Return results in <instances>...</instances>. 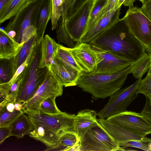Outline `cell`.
Instances as JSON below:
<instances>
[{
	"label": "cell",
	"mask_w": 151,
	"mask_h": 151,
	"mask_svg": "<svg viewBox=\"0 0 151 151\" xmlns=\"http://www.w3.org/2000/svg\"><path fill=\"white\" fill-rule=\"evenodd\" d=\"M88 43L92 46L122 57L132 63L145 52L144 46L132 33L122 19Z\"/></svg>",
	"instance_id": "6da1fadb"
},
{
	"label": "cell",
	"mask_w": 151,
	"mask_h": 151,
	"mask_svg": "<svg viewBox=\"0 0 151 151\" xmlns=\"http://www.w3.org/2000/svg\"><path fill=\"white\" fill-rule=\"evenodd\" d=\"M132 65L113 74L82 72L77 81L76 86L91 94L92 98L95 100L105 99L121 89L130 73Z\"/></svg>",
	"instance_id": "7a4b0ae2"
},
{
	"label": "cell",
	"mask_w": 151,
	"mask_h": 151,
	"mask_svg": "<svg viewBox=\"0 0 151 151\" xmlns=\"http://www.w3.org/2000/svg\"><path fill=\"white\" fill-rule=\"evenodd\" d=\"M40 44H37L28 65L21 74L22 80L16 102L23 106L30 100L43 83L48 69L39 67Z\"/></svg>",
	"instance_id": "3957f363"
},
{
	"label": "cell",
	"mask_w": 151,
	"mask_h": 151,
	"mask_svg": "<svg viewBox=\"0 0 151 151\" xmlns=\"http://www.w3.org/2000/svg\"><path fill=\"white\" fill-rule=\"evenodd\" d=\"M116 151L124 150L98 122L80 140L79 151Z\"/></svg>",
	"instance_id": "277c9868"
},
{
	"label": "cell",
	"mask_w": 151,
	"mask_h": 151,
	"mask_svg": "<svg viewBox=\"0 0 151 151\" xmlns=\"http://www.w3.org/2000/svg\"><path fill=\"white\" fill-rule=\"evenodd\" d=\"M141 77L131 85L120 89L111 96L107 103L98 113L99 118L105 119L126 110L137 97V89Z\"/></svg>",
	"instance_id": "5b68a950"
},
{
	"label": "cell",
	"mask_w": 151,
	"mask_h": 151,
	"mask_svg": "<svg viewBox=\"0 0 151 151\" xmlns=\"http://www.w3.org/2000/svg\"><path fill=\"white\" fill-rule=\"evenodd\" d=\"M63 86L59 80L48 70L43 83L33 97L23 105L22 110L26 114L39 113L42 102L49 97L61 96Z\"/></svg>",
	"instance_id": "8992f818"
},
{
	"label": "cell",
	"mask_w": 151,
	"mask_h": 151,
	"mask_svg": "<svg viewBox=\"0 0 151 151\" xmlns=\"http://www.w3.org/2000/svg\"><path fill=\"white\" fill-rule=\"evenodd\" d=\"M26 114L33 125H42L60 136L67 132H74L75 114L61 111L54 115L42 113Z\"/></svg>",
	"instance_id": "52a82bcc"
},
{
	"label": "cell",
	"mask_w": 151,
	"mask_h": 151,
	"mask_svg": "<svg viewBox=\"0 0 151 151\" xmlns=\"http://www.w3.org/2000/svg\"><path fill=\"white\" fill-rule=\"evenodd\" d=\"M122 19L145 48L151 43V21L140 8L134 6L129 7Z\"/></svg>",
	"instance_id": "ba28073f"
},
{
	"label": "cell",
	"mask_w": 151,
	"mask_h": 151,
	"mask_svg": "<svg viewBox=\"0 0 151 151\" xmlns=\"http://www.w3.org/2000/svg\"><path fill=\"white\" fill-rule=\"evenodd\" d=\"M120 8L115 7L109 10L106 7L104 8L87 24L79 42L88 43L101 32L116 24L119 20Z\"/></svg>",
	"instance_id": "9c48e42d"
},
{
	"label": "cell",
	"mask_w": 151,
	"mask_h": 151,
	"mask_svg": "<svg viewBox=\"0 0 151 151\" xmlns=\"http://www.w3.org/2000/svg\"><path fill=\"white\" fill-rule=\"evenodd\" d=\"M92 47L96 58V65L92 72L93 73L114 74L132 64L130 60L118 55L93 46Z\"/></svg>",
	"instance_id": "30bf717a"
},
{
	"label": "cell",
	"mask_w": 151,
	"mask_h": 151,
	"mask_svg": "<svg viewBox=\"0 0 151 151\" xmlns=\"http://www.w3.org/2000/svg\"><path fill=\"white\" fill-rule=\"evenodd\" d=\"M106 119L143 135L151 134V123L140 113L126 110Z\"/></svg>",
	"instance_id": "8fae6325"
},
{
	"label": "cell",
	"mask_w": 151,
	"mask_h": 151,
	"mask_svg": "<svg viewBox=\"0 0 151 151\" xmlns=\"http://www.w3.org/2000/svg\"><path fill=\"white\" fill-rule=\"evenodd\" d=\"M94 0L88 1L71 18L63 20L65 29L74 42H79L84 34Z\"/></svg>",
	"instance_id": "7c38bea8"
},
{
	"label": "cell",
	"mask_w": 151,
	"mask_h": 151,
	"mask_svg": "<svg viewBox=\"0 0 151 151\" xmlns=\"http://www.w3.org/2000/svg\"><path fill=\"white\" fill-rule=\"evenodd\" d=\"M99 123L107 132L119 145L131 140L148 143L151 139L132 131L118 124L111 123L105 119H97Z\"/></svg>",
	"instance_id": "4fadbf2b"
},
{
	"label": "cell",
	"mask_w": 151,
	"mask_h": 151,
	"mask_svg": "<svg viewBox=\"0 0 151 151\" xmlns=\"http://www.w3.org/2000/svg\"><path fill=\"white\" fill-rule=\"evenodd\" d=\"M69 49L83 72L92 73L93 71L96 58L89 43L78 42L74 47L69 48Z\"/></svg>",
	"instance_id": "5bb4252c"
},
{
	"label": "cell",
	"mask_w": 151,
	"mask_h": 151,
	"mask_svg": "<svg viewBox=\"0 0 151 151\" xmlns=\"http://www.w3.org/2000/svg\"><path fill=\"white\" fill-rule=\"evenodd\" d=\"M47 68L65 87L76 86L77 81L82 73L66 65L56 57Z\"/></svg>",
	"instance_id": "9a60e30c"
},
{
	"label": "cell",
	"mask_w": 151,
	"mask_h": 151,
	"mask_svg": "<svg viewBox=\"0 0 151 151\" xmlns=\"http://www.w3.org/2000/svg\"><path fill=\"white\" fill-rule=\"evenodd\" d=\"M52 15V0H41L36 11L32 25L37 30L36 40L40 44Z\"/></svg>",
	"instance_id": "2e32d148"
},
{
	"label": "cell",
	"mask_w": 151,
	"mask_h": 151,
	"mask_svg": "<svg viewBox=\"0 0 151 151\" xmlns=\"http://www.w3.org/2000/svg\"><path fill=\"white\" fill-rule=\"evenodd\" d=\"M97 116L96 111L88 109L81 110L75 115L74 132L80 139L88 130L98 123Z\"/></svg>",
	"instance_id": "e0dca14e"
},
{
	"label": "cell",
	"mask_w": 151,
	"mask_h": 151,
	"mask_svg": "<svg viewBox=\"0 0 151 151\" xmlns=\"http://www.w3.org/2000/svg\"><path fill=\"white\" fill-rule=\"evenodd\" d=\"M34 129L28 134L29 137L45 145V150H56L61 136L40 125H33Z\"/></svg>",
	"instance_id": "ac0fdd59"
},
{
	"label": "cell",
	"mask_w": 151,
	"mask_h": 151,
	"mask_svg": "<svg viewBox=\"0 0 151 151\" xmlns=\"http://www.w3.org/2000/svg\"><path fill=\"white\" fill-rule=\"evenodd\" d=\"M59 44L48 35L43 37L40 43L39 67H47L54 60Z\"/></svg>",
	"instance_id": "d6986e66"
},
{
	"label": "cell",
	"mask_w": 151,
	"mask_h": 151,
	"mask_svg": "<svg viewBox=\"0 0 151 151\" xmlns=\"http://www.w3.org/2000/svg\"><path fill=\"white\" fill-rule=\"evenodd\" d=\"M24 45L10 37L4 29L0 31V59H10L19 52Z\"/></svg>",
	"instance_id": "ffe728a7"
},
{
	"label": "cell",
	"mask_w": 151,
	"mask_h": 151,
	"mask_svg": "<svg viewBox=\"0 0 151 151\" xmlns=\"http://www.w3.org/2000/svg\"><path fill=\"white\" fill-rule=\"evenodd\" d=\"M39 0H11L0 10V23L11 19L15 15L29 7Z\"/></svg>",
	"instance_id": "44dd1931"
},
{
	"label": "cell",
	"mask_w": 151,
	"mask_h": 151,
	"mask_svg": "<svg viewBox=\"0 0 151 151\" xmlns=\"http://www.w3.org/2000/svg\"><path fill=\"white\" fill-rule=\"evenodd\" d=\"M22 79L20 74L11 85L7 83L0 84V109L9 103L16 102Z\"/></svg>",
	"instance_id": "7402d4cb"
},
{
	"label": "cell",
	"mask_w": 151,
	"mask_h": 151,
	"mask_svg": "<svg viewBox=\"0 0 151 151\" xmlns=\"http://www.w3.org/2000/svg\"><path fill=\"white\" fill-rule=\"evenodd\" d=\"M12 125V128L10 136H14L18 138H23L34 128L31 121L24 113L19 116Z\"/></svg>",
	"instance_id": "603a6c76"
},
{
	"label": "cell",
	"mask_w": 151,
	"mask_h": 151,
	"mask_svg": "<svg viewBox=\"0 0 151 151\" xmlns=\"http://www.w3.org/2000/svg\"><path fill=\"white\" fill-rule=\"evenodd\" d=\"M80 140L74 132H66L61 136L56 150L79 151Z\"/></svg>",
	"instance_id": "cb8c5ba5"
},
{
	"label": "cell",
	"mask_w": 151,
	"mask_h": 151,
	"mask_svg": "<svg viewBox=\"0 0 151 151\" xmlns=\"http://www.w3.org/2000/svg\"><path fill=\"white\" fill-rule=\"evenodd\" d=\"M55 57L66 65L83 72L70 51L69 47H65L59 44Z\"/></svg>",
	"instance_id": "d4e9b609"
},
{
	"label": "cell",
	"mask_w": 151,
	"mask_h": 151,
	"mask_svg": "<svg viewBox=\"0 0 151 151\" xmlns=\"http://www.w3.org/2000/svg\"><path fill=\"white\" fill-rule=\"evenodd\" d=\"M151 59L150 56L147 52L137 61L132 63L130 73L138 79L142 76L149 70L150 65Z\"/></svg>",
	"instance_id": "484cf974"
},
{
	"label": "cell",
	"mask_w": 151,
	"mask_h": 151,
	"mask_svg": "<svg viewBox=\"0 0 151 151\" xmlns=\"http://www.w3.org/2000/svg\"><path fill=\"white\" fill-rule=\"evenodd\" d=\"M36 37L37 35L24 43L18 53L11 59L13 76L18 68L26 59L32 45L35 41L37 40Z\"/></svg>",
	"instance_id": "4316f807"
},
{
	"label": "cell",
	"mask_w": 151,
	"mask_h": 151,
	"mask_svg": "<svg viewBox=\"0 0 151 151\" xmlns=\"http://www.w3.org/2000/svg\"><path fill=\"white\" fill-rule=\"evenodd\" d=\"M89 0H66L63 19L66 20L74 16Z\"/></svg>",
	"instance_id": "83f0119b"
},
{
	"label": "cell",
	"mask_w": 151,
	"mask_h": 151,
	"mask_svg": "<svg viewBox=\"0 0 151 151\" xmlns=\"http://www.w3.org/2000/svg\"><path fill=\"white\" fill-rule=\"evenodd\" d=\"M24 113L22 110L8 111L4 106L0 109V127L9 126L21 115Z\"/></svg>",
	"instance_id": "f1b7e54d"
},
{
	"label": "cell",
	"mask_w": 151,
	"mask_h": 151,
	"mask_svg": "<svg viewBox=\"0 0 151 151\" xmlns=\"http://www.w3.org/2000/svg\"><path fill=\"white\" fill-rule=\"evenodd\" d=\"M56 28V37L58 42H63L69 48L74 47L76 45L65 29L62 17L58 21Z\"/></svg>",
	"instance_id": "f546056e"
},
{
	"label": "cell",
	"mask_w": 151,
	"mask_h": 151,
	"mask_svg": "<svg viewBox=\"0 0 151 151\" xmlns=\"http://www.w3.org/2000/svg\"><path fill=\"white\" fill-rule=\"evenodd\" d=\"M0 84L9 82L13 76L11 59L0 60Z\"/></svg>",
	"instance_id": "4dcf8cb0"
},
{
	"label": "cell",
	"mask_w": 151,
	"mask_h": 151,
	"mask_svg": "<svg viewBox=\"0 0 151 151\" xmlns=\"http://www.w3.org/2000/svg\"><path fill=\"white\" fill-rule=\"evenodd\" d=\"M56 98L49 97L41 104L39 109V113L49 115L56 114L61 111L58 108L55 101Z\"/></svg>",
	"instance_id": "1f68e13d"
},
{
	"label": "cell",
	"mask_w": 151,
	"mask_h": 151,
	"mask_svg": "<svg viewBox=\"0 0 151 151\" xmlns=\"http://www.w3.org/2000/svg\"><path fill=\"white\" fill-rule=\"evenodd\" d=\"M137 93H142L147 98L151 104V72L148 71L146 77L140 80L137 89Z\"/></svg>",
	"instance_id": "d6a6232c"
},
{
	"label": "cell",
	"mask_w": 151,
	"mask_h": 151,
	"mask_svg": "<svg viewBox=\"0 0 151 151\" xmlns=\"http://www.w3.org/2000/svg\"><path fill=\"white\" fill-rule=\"evenodd\" d=\"M52 29L56 28L60 18L63 14V0H52Z\"/></svg>",
	"instance_id": "836d02e7"
},
{
	"label": "cell",
	"mask_w": 151,
	"mask_h": 151,
	"mask_svg": "<svg viewBox=\"0 0 151 151\" xmlns=\"http://www.w3.org/2000/svg\"><path fill=\"white\" fill-rule=\"evenodd\" d=\"M37 44V40H36L32 45L29 53L25 60L18 68L11 79L9 82H7L9 85H12L14 83L18 76L28 65Z\"/></svg>",
	"instance_id": "e575fe53"
},
{
	"label": "cell",
	"mask_w": 151,
	"mask_h": 151,
	"mask_svg": "<svg viewBox=\"0 0 151 151\" xmlns=\"http://www.w3.org/2000/svg\"><path fill=\"white\" fill-rule=\"evenodd\" d=\"M125 151V148L128 147L138 148L141 150L149 151L147 147V143L138 140H131L122 143L119 145Z\"/></svg>",
	"instance_id": "d590c367"
},
{
	"label": "cell",
	"mask_w": 151,
	"mask_h": 151,
	"mask_svg": "<svg viewBox=\"0 0 151 151\" xmlns=\"http://www.w3.org/2000/svg\"><path fill=\"white\" fill-rule=\"evenodd\" d=\"M37 34V30L36 27L33 25H30L24 30L20 44L24 45Z\"/></svg>",
	"instance_id": "8d00e7d4"
},
{
	"label": "cell",
	"mask_w": 151,
	"mask_h": 151,
	"mask_svg": "<svg viewBox=\"0 0 151 151\" xmlns=\"http://www.w3.org/2000/svg\"><path fill=\"white\" fill-rule=\"evenodd\" d=\"M140 113L151 123V104H149L147 98L144 106Z\"/></svg>",
	"instance_id": "74e56055"
},
{
	"label": "cell",
	"mask_w": 151,
	"mask_h": 151,
	"mask_svg": "<svg viewBox=\"0 0 151 151\" xmlns=\"http://www.w3.org/2000/svg\"><path fill=\"white\" fill-rule=\"evenodd\" d=\"M12 125L6 127H0V144H1L7 138L10 136Z\"/></svg>",
	"instance_id": "f35d334b"
},
{
	"label": "cell",
	"mask_w": 151,
	"mask_h": 151,
	"mask_svg": "<svg viewBox=\"0 0 151 151\" xmlns=\"http://www.w3.org/2000/svg\"><path fill=\"white\" fill-rule=\"evenodd\" d=\"M140 8L144 14L151 21V0H147L143 2Z\"/></svg>",
	"instance_id": "ab89813d"
},
{
	"label": "cell",
	"mask_w": 151,
	"mask_h": 151,
	"mask_svg": "<svg viewBox=\"0 0 151 151\" xmlns=\"http://www.w3.org/2000/svg\"><path fill=\"white\" fill-rule=\"evenodd\" d=\"M118 1L119 0H107L106 4L107 10H109L115 7L119 8L118 6Z\"/></svg>",
	"instance_id": "60d3db41"
},
{
	"label": "cell",
	"mask_w": 151,
	"mask_h": 151,
	"mask_svg": "<svg viewBox=\"0 0 151 151\" xmlns=\"http://www.w3.org/2000/svg\"><path fill=\"white\" fill-rule=\"evenodd\" d=\"M6 106V109L9 111L13 112L15 110L14 103L12 102L9 103Z\"/></svg>",
	"instance_id": "b9f144b4"
},
{
	"label": "cell",
	"mask_w": 151,
	"mask_h": 151,
	"mask_svg": "<svg viewBox=\"0 0 151 151\" xmlns=\"http://www.w3.org/2000/svg\"><path fill=\"white\" fill-rule=\"evenodd\" d=\"M135 0H125L123 4L125 6H128L129 7L133 6V3Z\"/></svg>",
	"instance_id": "7bdbcfd3"
},
{
	"label": "cell",
	"mask_w": 151,
	"mask_h": 151,
	"mask_svg": "<svg viewBox=\"0 0 151 151\" xmlns=\"http://www.w3.org/2000/svg\"><path fill=\"white\" fill-rule=\"evenodd\" d=\"M15 110L20 111L22 110L23 105L22 103L16 102L14 103Z\"/></svg>",
	"instance_id": "ee69618b"
},
{
	"label": "cell",
	"mask_w": 151,
	"mask_h": 151,
	"mask_svg": "<svg viewBox=\"0 0 151 151\" xmlns=\"http://www.w3.org/2000/svg\"><path fill=\"white\" fill-rule=\"evenodd\" d=\"M11 0H0V10L3 8Z\"/></svg>",
	"instance_id": "f6af8a7d"
},
{
	"label": "cell",
	"mask_w": 151,
	"mask_h": 151,
	"mask_svg": "<svg viewBox=\"0 0 151 151\" xmlns=\"http://www.w3.org/2000/svg\"><path fill=\"white\" fill-rule=\"evenodd\" d=\"M145 51L148 54L151 53V43L146 47L145 48Z\"/></svg>",
	"instance_id": "bcb514c9"
},
{
	"label": "cell",
	"mask_w": 151,
	"mask_h": 151,
	"mask_svg": "<svg viewBox=\"0 0 151 151\" xmlns=\"http://www.w3.org/2000/svg\"><path fill=\"white\" fill-rule=\"evenodd\" d=\"M63 14L65 7L66 0H63Z\"/></svg>",
	"instance_id": "7dc6e473"
},
{
	"label": "cell",
	"mask_w": 151,
	"mask_h": 151,
	"mask_svg": "<svg viewBox=\"0 0 151 151\" xmlns=\"http://www.w3.org/2000/svg\"><path fill=\"white\" fill-rule=\"evenodd\" d=\"M125 0H119L118 6L119 7H120L121 5L123 4Z\"/></svg>",
	"instance_id": "c3c4849f"
},
{
	"label": "cell",
	"mask_w": 151,
	"mask_h": 151,
	"mask_svg": "<svg viewBox=\"0 0 151 151\" xmlns=\"http://www.w3.org/2000/svg\"><path fill=\"white\" fill-rule=\"evenodd\" d=\"M147 147L149 151H151V141L147 143Z\"/></svg>",
	"instance_id": "681fc988"
},
{
	"label": "cell",
	"mask_w": 151,
	"mask_h": 151,
	"mask_svg": "<svg viewBox=\"0 0 151 151\" xmlns=\"http://www.w3.org/2000/svg\"><path fill=\"white\" fill-rule=\"evenodd\" d=\"M148 55L150 56V58H151V53L149 54ZM148 70L151 72V65H150V66Z\"/></svg>",
	"instance_id": "f907efd6"
},
{
	"label": "cell",
	"mask_w": 151,
	"mask_h": 151,
	"mask_svg": "<svg viewBox=\"0 0 151 151\" xmlns=\"http://www.w3.org/2000/svg\"><path fill=\"white\" fill-rule=\"evenodd\" d=\"M139 0L140 1H141V2H142V3H143L144 1H146L147 0Z\"/></svg>",
	"instance_id": "816d5d0a"
},
{
	"label": "cell",
	"mask_w": 151,
	"mask_h": 151,
	"mask_svg": "<svg viewBox=\"0 0 151 151\" xmlns=\"http://www.w3.org/2000/svg\"></svg>",
	"instance_id": "f5cc1de1"
}]
</instances>
